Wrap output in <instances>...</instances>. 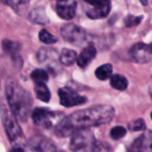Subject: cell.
I'll return each mask as SVG.
<instances>
[{"label":"cell","mask_w":152,"mask_h":152,"mask_svg":"<svg viewBox=\"0 0 152 152\" xmlns=\"http://www.w3.org/2000/svg\"><path fill=\"white\" fill-rule=\"evenodd\" d=\"M114 114L115 110L110 105H96L81 110L62 118L56 126L55 132L60 137H67L77 130L109 123L112 120Z\"/></svg>","instance_id":"1"},{"label":"cell","mask_w":152,"mask_h":152,"mask_svg":"<svg viewBox=\"0 0 152 152\" xmlns=\"http://www.w3.org/2000/svg\"><path fill=\"white\" fill-rule=\"evenodd\" d=\"M5 94L11 111L19 120L25 122L32 106L30 94L16 81L8 80L5 85Z\"/></svg>","instance_id":"2"},{"label":"cell","mask_w":152,"mask_h":152,"mask_svg":"<svg viewBox=\"0 0 152 152\" xmlns=\"http://www.w3.org/2000/svg\"><path fill=\"white\" fill-rule=\"evenodd\" d=\"M70 149L73 152H96V140L89 129L76 131L70 140Z\"/></svg>","instance_id":"3"},{"label":"cell","mask_w":152,"mask_h":152,"mask_svg":"<svg viewBox=\"0 0 152 152\" xmlns=\"http://www.w3.org/2000/svg\"><path fill=\"white\" fill-rule=\"evenodd\" d=\"M1 118L4 128L9 141L12 144L20 143L23 141L24 136L22 130L17 121L18 118L15 117V115L11 111V110L4 109V107L3 106L1 110Z\"/></svg>","instance_id":"4"},{"label":"cell","mask_w":152,"mask_h":152,"mask_svg":"<svg viewBox=\"0 0 152 152\" xmlns=\"http://www.w3.org/2000/svg\"><path fill=\"white\" fill-rule=\"evenodd\" d=\"M58 113L49 109L37 108L32 112V119L37 126L43 128H50L61 122L58 121Z\"/></svg>","instance_id":"5"},{"label":"cell","mask_w":152,"mask_h":152,"mask_svg":"<svg viewBox=\"0 0 152 152\" xmlns=\"http://www.w3.org/2000/svg\"><path fill=\"white\" fill-rule=\"evenodd\" d=\"M61 34L64 40L74 45H81L86 39V30L73 23H68L62 26Z\"/></svg>","instance_id":"6"},{"label":"cell","mask_w":152,"mask_h":152,"mask_svg":"<svg viewBox=\"0 0 152 152\" xmlns=\"http://www.w3.org/2000/svg\"><path fill=\"white\" fill-rule=\"evenodd\" d=\"M60 102L66 108L74 107L85 103L87 100L86 97L78 94L75 90L69 87H62L58 91Z\"/></svg>","instance_id":"7"},{"label":"cell","mask_w":152,"mask_h":152,"mask_svg":"<svg viewBox=\"0 0 152 152\" xmlns=\"http://www.w3.org/2000/svg\"><path fill=\"white\" fill-rule=\"evenodd\" d=\"M129 54L135 62H149L152 60V46L144 43H138L131 47Z\"/></svg>","instance_id":"8"},{"label":"cell","mask_w":152,"mask_h":152,"mask_svg":"<svg viewBox=\"0 0 152 152\" xmlns=\"http://www.w3.org/2000/svg\"><path fill=\"white\" fill-rule=\"evenodd\" d=\"M56 12L63 20H71L76 13V0H56Z\"/></svg>","instance_id":"9"},{"label":"cell","mask_w":152,"mask_h":152,"mask_svg":"<svg viewBox=\"0 0 152 152\" xmlns=\"http://www.w3.org/2000/svg\"><path fill=\"white\" fill-rule=\"evenodd\" d=\"M111 4L110 0H105L102 4L95 5V6H91L89 9L86 10V15L94 20L96 19H102L108 16V14L110 12Z\"/></svg>","instance_id":"10"},{"label":"cell","mask_w":152,"mask_h":152,"mask_svg":"<svg viewBox=\"0 0 152 152\" xmlns=\"http://www.w3.org/2000/svg\"><path fill=\"white\" fill-rule=\"evenodd\" d=\"M131 152H152V132L141 135L132 145Z\"/></svg>","instance_id":"11"},{"label":"cell","mask_w":152,"mask_h":152,"mask_svg":"<svg viewBox=\"0 0 152 152\" xmlns=\"http://www.w3.org/2000/svg\"><path fill=\"white\" fill-rule=\"evenodd\" d=\"M96 48L94 45L86 46L78 55L77 60V64L80 68H86L95 57Z\"/></svg>","instance_id":"12"},{"label":"cell","mask_w":152,"mask_h":152,"mask_svg":"<svg viewBox=\"0 0 152 152\" xmlns=\"http://www.w3.org/2000/svg\"><path fill=\"white\" fill-rule=\"evenodd\" d=\"M28 20L38 25H45L49 23V19L45 13V10L44 7H36L32 9L28 15Z\"/></svg>","instance_id":"13"},{"label":"cell","mask_w":152,"mask_h":152,"mask_svg":"<svg viewBox=\"0 0 152 152\" xmlns=\"http://www.w3.org/2000/svg\"><path fill=\"white\" fill-rule=\"evenodd\" d=\"M6 5L10 6L17 14L23 15L28 7L29 0H2Z\"/></svg>","instance_id":"14"},{"label":"cell","mask_w":152,"mask_h":152,"mask_svg":"<svg viewBox=\"0 0 152 152\" xmlns=\"http://www.w3.org/2000/svg\"><path fill=\"white\" fill-rule=\"evenodd\" d=\"M35 93L37 98L42 102H48L51 99V93L45 83H37L35 86Z\"/></svg>","instance_id":"15"},{"label":"cell","mask_w":152,"mask_h":152,"mask_svg":"<svg viewBox=\"0 0 152 152\" xmlns=\"http://www.w3.org/2000/svg\"><path fill=\"white\" fill-rule=\"evenodd\" d=\"M77 60V53L73 50L64 48L62 49L61 55H60V61L65 65V66H70L72 65Z\"/></svg>","instance_id":"16"},{"label":"cell","mask_w":152,"mask_h":152,"mask_svg":"<svg viewBox=\"0 0 152 152\" xmlns=\"http://www.w3.org/2000/svg\"><path fill=\"white\" fill-rule=\"evenodd\" d=\"M110 85L116 90L125 91L128 86V81L124 76L119 74H115L112 75L110 77Z\"/></svg>","instance_id":"17"},{"label":"cell","mask_w":152,"mask_h":152,"mask_svg":"<svg viewBox=\"0 0 152 152\" xmlns=\"http://www.w3.org/2000/svg\"><path fill=\"white\" fill-rule=\"evenodd\" d=\"M2 46H3L4 51L6 53L12 55V57H16L18 52L20 51V44H18L17 42H13V41L8 40V39L3 40Z\"/></svg>","instance_id":"18"},{"label":"cell","mask_w":152,"mask_h":152,"mask_svg":"<svg viewBox=\"0 0 152 152\" xmlns=\"http://www.w3.org/2000/svg\"><path fill=\"white\" fill-rule=\"evenodd\" d=\"M95 76L100 80H106L112 76V66L110 63L103 64L96 69Z\"/></svg>","instance_id":"19"},{"label":"cell","mask_w":152,"mask_h":152,"mask_svg":"<svg viewBox=\"0 0 152 152\" xmlns=\"http://www.w3.org/2000/svg\"><path fill=\"white\" fill-rule=\"evenodd\" d=\"M30 77L32 78V80L37 84V83H45L48 78H49V76H48V73L42 69H34L31 74H30Z\"/></svg>","instance_id":"20"},{"label":"cell","mask_w":152,"mask_h":152,"mask_svg":"<svg viewBox=\"0 0 152 152\" xmlns=\"http://www.w3.org/2000/svg\"><path fill=\"white\" fill-rule=\"evenodd\" d=\"M38 37H39V40L42 43H45L47 45H52V44H54L57 42V38L45 29L40 30Z\"/></svg>","instance_id":"21"},{"label":"cell","mask_w":152,"mask_h":152,"mask_svg":"<svg viewBox=\"0 0 152 152\" xmlns=\"http://www.w3.org/2000/svg\"><path fill=\"white\" fill-rule=\"evenodd\" d=\"M145 128L146 125L142 118H138L128 123V129L130 131H143Z\"/></svg>","instance_id":"22"},{"label":"cell","mask_w":152,"mask_h":152,"mask_svg":"<svg viewBox=\"0 0 152 152\" xmlns=\"http://www.w3.org/2000/svg\"><path fill=\"white\" fill-rule=\"evenodd\" d=\"M126 134V130L123 126H115L110 131V136L114 140H119Z\"/></svg>","instance_id":"23"},{"label":"cell","mask_w":152,"mask_h":152,"mask_svg":"<svg viewBox=\"0 0 152 152\" xmlns=\"http://www.w3.org/2000/svg\"><path fill=\"white\" fill-rule=\"evenodd\" d=\"M142 19V16H134V15H128L125 20V25L126 28H132L136 25H138Z\"/></svg>","instance_id":"24"},{"label":"cell","mask_w":152,"mask_h":152,"mask_svg":"<svg viewBox=\"0 0 152 152\" xmlns=\"http://www.w3.org/2000/svg\"><path fill=\"white\" fill-rule=\"evenodd\" d=\"M86 3H87L89 5L91 6H95V5H98L100 4H102V2H104L105 0H84Z\"/></svg>","instance_id":"25"},{"label":"cell","mask_w":152,"mask_h":152,"mask_svg":"<svg viewBox=\"0 0 152 152\" xmlns=\"http://www.w3.org/2000/svg\"><path fill=\"white\" fill-rule=\"evenodd\" d=\"M9 152H24V151L21 148H20V147H15V148L12 149Z\"/></svg>","instance_id":"26"},{"label":"cell","mask_w":152,"mask_h":152,"mask_svg":"<svg viewBox=\"0 0 152 152\" xmlns=\"http://www.w3.org/2000/svg\"><path fill=\"white\" fill-rule=\"evenodd\" d=\"M141 3H142L143 5H147V4H148V0H141Z\"/></svg>","instance_id":"27"},{"label":"cell","mask_w":152,"mask_h":152,"mask_svg":"<svg viewBox=\"0 0 152 152\" xmlns=\"http://www.w3.org/2000/svg\"><path fill=\"white\" fill-rule=\"evenodd\" d=\"M151 119H152V112H151Z\"/></svg>","instance_id":"28"},{"label":"cell","mask_w":152,"mask_h":152,"mask_svg":"<svg viewBox=\"0 0 152 152\" xmlns=\"http://www.w3.org/2000/svg\"><path fill=\"white\" fill-rule=\"evenodd\" d=\"M151 46H152V45H151Z\"/></svg>","instance_id":"29"}]
</instances>
